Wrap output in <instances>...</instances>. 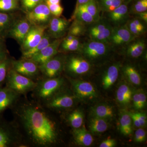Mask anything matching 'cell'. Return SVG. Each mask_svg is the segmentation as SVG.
<instances>
[{"label": "cell", "mask_w": 147, "mask_h": 147, "mask_svg": "<svg viewBox=\"0 0 147 147\" xmlns=\"http://www.w3.org/2000/svg\"><path fill=\"white\" fill-rule=\"evenodd\" d=\"M14 120L27 146L47 147L57 142V125L47 108L35 100L20 98L11 108Z\"/></svg>", "instance_id": "obj_1"}, {"label": "cell", "mask_w": 147, "mask_h": 147, "mask_svg": "<svg viewBox=\"0 0 147 147\" xmlns=\"http://www.w3.org/2000/svg\"><path fill=\"white\" fill-rule=\"evenodd\" d=\"M139 97H140V102H141V106L143 108L144 107L146 102V96L143 93H139Z\"/></svg>", "instance_id": "obj_47"}, {"label": "cell", "mask_w": 147, "mask_h": 147, "mask_svg": "<svg viewBox=\"0 0 147 147\" xmlns=\"http://www.w3.org/2000/svg\"><path fill=\"white\" fill-rule=\"evenodd\" d=\"M64 66L69 73L82 75L87 73L90 69V63L86 59L78 56H71L66 59Z\"/></svg>", "instance_id": "obj_10"}, {"label": "cell", "mask_w": 147, "mask_h": 147, "mask_svg": "<svg viewBox=\"0 0 147 147\" xmlns=\"http://www.w3.org/2000/svg\"><path fill=\"white\" fill-rule=\"evenodd\" d=\"M110 47L108 43L90 40L82 43L80 51L90 59H96L107 55Z\"/></svg>", "instance_id": "obj_8"}, {"label": "cell", "mask_w": 147, "mask_h": 147, "mask_svg": "<svg viewBox=\"0 0 147 147\" xmlns=\"http://www.w3.org/2000/svg\"><path fill=\"white\" fill-rule=\"evenodd\" d=\"M31 26L26 17L17 19L9 32L7 37L15 39L21 45Z\"/></svg>", "instance_id": "obj_15"}, {"label": "cell", "mask_w": 147, "mask_h": 147, "mask_svg": "<svg viewBox=\"0 0 147 147\" xmlns=\"http://www.w3.org/2000/svg\"><path fill=\"white\" fill-rule=\"evenodd\" d=\"M132 92L130 88L125 84L119 87L117 93L118 101L123 105L128 104L131 100Z\"/></svg>", "instance_id": "obj_26"}, {"label": "cell", "mask_w": 147, "mask_h": 147, "mask_svg": "<svg viewBox=\"0 0 147 147\" xmlns=\"http://www.w3.org/2000/svg\"><path fill=\"white\" fill-rule=\"evenodd\" d=\"M36 84V81L19 74L10 67L6 79L5 86L21 96L32 91Z\"/></svg>", "instance_id": "obj_4"}, {"label": "cell", "mask_w": 147, "mask_h": 147, "mask_svg": "<svg viewBox=\"0 0 147 147\" xmlns=\"http://www.w3.org/2000/svg\"><path fill=\"white\" fill-rule=\"evenodd\" d=\"M146 47V42L144 40L134 39L127 44L126 49L127 55L131 58L139 57L144 53Z\"/></svg>", "instance_id": "obj_21"}, {"label": "cell", "mask_w": 147, "mask_h": 147, "mask_svg": "<svg viewBox=\"0 0 147 147\" xmlns=\"http://www.w3.org/2000/svg\"><path fill=\"white\" fill-rule=\"evenodd\" d=\"M65 59L61 56H55L45 63L38 65L42 78L57 77L64 67Z\"/></svg>", "instance_id": "obj_7"}, {"label": "cell", "mask_w": 147, "mask_h": 147, "mask_svg": "<svg viewBox=\"0 0 147 147\" xmlns=\"http://www.w3.org/2000/svg\"><path fill=\"white\" fill-rule=\"evenodd\" d=\"M89 1L90 0H77V2H76L75 9H76L79 6L85 4Z\"/></svg>", "instance_id": "obj_52"}, {"label": "cell", "mask_w": 147, "mask_h": 147, "mask_svg": "<svg viewBox=\"0 0 147 147\" xmlns=\"http://www.w3.org/2000/svg\"><path fill=\"white\" fill-rule=\"evenodd\" d=\"M120 129L121 132L124 135H127L131 134L132 132L131 118L129 114L124 113L121 116Z\"/></svg>", "instance_id": "obj_31"}, {"label": "cell", "mask_w": 147, "mask_h": 147, "mask_svg": "<svg viewBox=\"0 0 147 147\" xmlns=\"http://www.w3.org/2000/svg\"><path fill=\"white\" fill-rule=\"evenodd\" d=\"M75 97L68 94L57 93L53 97L43 104L48 110L68 109L73 106Z\"/></svg>", "instance_id": "obj_11"}, {"label": "cell", "mask_w": 147, "mask_h": 147, "mask_svg": "<svg viewBox=\"0 0 147 147\" xmlns=\"http://www.w3.org/2000/svg\"><path fill=\"white\" fill-rule=\"evenodd\" d=\"M132 22L134 24V25L136 26L139 29L143 32H144L145 27L143 24H142L141 21L139 19L137 18H134L131 20Z\"/></svg>", "instance_id": "obj_46"}, {"label": "cell", "mask_w": 147, "mask_h": 147, "mask_svg": "<svg viewBox=\"0 0 147 147\" xmlns=\"http://www.w3.org/2000/svg\"><path fill=\"white\" fill-rule=\"evenodd\" d=\"M131 117L132 119H133V121H134V123L135 126L137 127H141L140 123H139V121L137 118V117L135 115L134 113H131V114H129Z\"/></svg>", "instance_id": "obj_50"}, {"label": "cell", "mask_w": 147, "mask_h": 147, "mask_svg": "<svg viewBox=\"0 0 147 147\" xmlns=\"http://www.w3.org/2000/svg\"><path fill=\"white\" fill-rule=\"evenodd\" d=\"M72 20L76 19L86 25H91L96 22L94 18L89 13L84 5L79 6L74 10Z\"/></svg>", "instance_id": "obj_24"}, {"label": "cell", "mask_w": 147, "mask_h": 147, "mask_svg": "<svg viewBox=\"0 0 147 147\" xmlns=\"http://www.w3.org/2000/svg\"><path fill=\"white\" fill-rule=\"evenodd\" d=\"M19 0H0V12L10 13L19 8Z\"/></svg>", "instance_id": "obj_35"}, {"label": "cell", "mask_w": 147, "mask_h": 147, "mask_svg": "<svg viewBox=\"0 0 147 147\" xmlns=\"http://www.w3.org/2000/svg\"><path fill=\"white\" fill-rule=\"evenodd\" d=\"M10 67L19 74L36 82L42 78L38 65L30 59H11Z\"/></svg>", "instance_id": "obj_5"}, {"label": "cell", "mask_w": 147, "mask_h": 147, "mask_svg": "<svg viewBox=\"0 0 147 147\" xmlns=\"http://www.w3.org/2000/svg\"><path fill=\"white\" fill-rule=\"evenodd\" d=\"M129 31L135 37L139 36L143 34L144 32L141 30L135 25L131 21H129L126 24Z\"/></svg>", "instance_id": "obj_41"}, {"label": "cell", "mask_w": 147, "mask_h": 147, "mask_svg": "<svg viewBox=\"0 0 147 147\" xmlns=\"http://www.w3.org/2000/svg\"><path fill=\"white\" fill-rule=\"evenodd\" d=\"M17 20L12 13L0 12V37L5 38Z\"/></svg>", "instance_id": "obj_19"}, {"label": "cell", "mask_w": 147, "mask_h": 147, "mask_svg": "<svg viewBox=\"0 0 147 147\" xmlns=\"http://www.w3.org/2000/svg\"><path fill=\"white\" fill-rule=\"evenodd\" d=\"M135 37L125 24L113 28L109 43L115 46L127 45L135 39Z\"/></svg>", "instance_id": "obj_12"}, {"label": "cell", "mask_w": 147, "mask_h": 147, "mask_svg": "<svg viewBox=\"0 0 147 147\" xmlns=\"http://www.w3.org/2000/svg\"><path fill=\"white\" fill-rule=\"evenodd\" d=\"M61 1V0H46V4L47 5L60 4Z\"/></svg>", "instance_id": "obj_51"}, {"label": "cell", "mask_w": 147, "mask_h": 147, "mask_svg": "<svg viewBox=\"0 0 147 147\" xmlns=\"http://www.w3.org/2000/svg\"><path fill=\"white\" fill-rule=\"evenodd\" d=\"M21 95L6 86L0 88V117L8 109H11L21 98Z\"/></svg>", "instance_id": "obj_16"}, {"label": "cell", "mask_w": 147, "mask_h": 147, "mask_svg": "<svg viewBox=\"0 0 147 147\" xmlns=\"http://www.w3.org/2000/svg\"><path fill=\"white\" fill-rule=\"evenodd\" d=\"M138 15V17L140 20L144 21L145 23H147V11H146L144 12H141L137 13Z\"/></svg>", "instance_id": "obj_49"}, {"label": "cell", "mask_w": 147, "mask_h": 147, "mask_svg": "<svg viewBox=\"0 0 147 147\" xmlns=\"http://www.w3.org/2000/svg\"><path fill=\"white\" fill-rule=\"evenodd\" d=\"M131 9L137 13L147 11V0H134Z\"/></svg>", "instance_id": "obj_37"}, {"label": "cell", "mask_w": 147, "mask_h": 147, "mask_svg": "<svg viewBox=\"0 0 147 147\" xmlns=\"http://www.w3.org/2000/svg\"><path fill=\"white\" fill-rule=\"evenodd\" d=\"M146 133L144 129L139 128L135 132L134 140L137 142H142L146 139Z\"/></svg>", "instance_id": "obj_42"}, {"label": "cell", "mask_w": 147, "mask_h": 147, "mask_svg": "<svg viewBox=\"0 0 147 147\" xmlns=\"http://www.w3.org/2000/svg\"><path fill=\"white\" fill-rule=\"evenodd\" d=\"M82 45V43H81L78 38L70 42H64L61 41L59 47V52L60 51L63 52L80 51Z\"/></svg>", "instance_id": "obj_33"}, {"label": "cell", "mask_w": 147, "mask_h": 147, "mask_svg": "<svg viewBox=\"0 0 147 147\" xmlns=\"http://www.w3.org/2000/svg\"><path fill=\"white\" fill-rule=\"evenodd\" d=\"M123 71L127 79L132 84L135 85H140L141 82V76L134 67L127 65L124 67Z\"/></svg>", "instance_id": "obj_30"}, {"label": "cell", "mask_w": 147, "mask_h": 147, "mask_svg": "<svg viewBox=\"0 0 147 147\" xmlns=\"http://www.w3.org/2000/svg\"><path fill=\"white\" fill-rule=\"evenodd\" d=\"M22 134L13 121L0 117V147H27Z\"/></svg>", "instance_id": "obj_3"}, {"label": "cell", "mask_w": 147, "mask_h": 147, "mask_svg": "<svg viewBox=\"0 0 147 147\" xmlns=\"http://www.w3.org/2000/svg\"><path fill=\"white\" fill-rule=\"evenodd\" d=\"M62 39H56L50 42L42 50L37 53L30 59L38 65L45 63L54 57L59 52V49Z\"/></svg>", "instance_id": "obj_14"}, {"label": "cell", "mask_w": 147, "mask_h": 147, "mask_svg": "<svg viewBox=\"0 0 147 147\" xmlns=\"http://www.w3.org/2000/svg\"><path fill=\"white\" fill-rule=\"evenodd\" d=\"M94 117L103 119L110 118L114 116V110L110 105H102L96 106L93 110Z\"/></svg>", "instance_id": "obj_27"}, {"label": "cell", "mask_w": 147, "mask_h": 147, "mask_svg": "<svg viewBox=\"0 0 147 147\" xmlns=\"http://www.w3.org/2000/svg\"><path fill=\"white\" fill-rule=\"evenodd\" d=\"M68 31V34L77 37L82 36L86 32V25L74 19L73 23L69 27Z\"/></svg>", "instance_id": "obj_28"}, {"label": "cell", "mask_w": 147, "mask_h": 147, "mask_svg": "<svg viewBox=\"0 0 147 147\" xmlns=\"http://www.w3.org/2000/svg\"><path fill=\"white\" fill-rule=\"evenodd\" d=\"M134 114L137 117L141 127L145 126L146 123L147 118L146 117L144 114L141 113H134Z\"/></svg>", "instance_id": "obj_43"}, {"label": "cell", "mask_w": 147, "mask_h": 147, "mask_svg": "<svg viewBox=\"0 0 147 147\" xmlns=\"http://www.w3.org/2000/svg\"><path fill=\"white\" fill-rule=\"evenodd\" d=\"M84 5L87 11L94 18L96 22L100 20V9L97 0H90Z\"/></svg>", "instance_id": "obj_34"}, {"label": "cell", "mask_w": 147, "mask_h": 147, "mask_svg": "<svg viewBox=\"0 0 147 147\" xmlns=\"http://www.w3.org/2000/svg\"><path fill=\"white\" fill-rule=\"evenodd\" d=\"M131 1H132V0H123V1L124 3L129 4V3L131 2Z\"/></svg>", "instance_id": "obj_53"}, {"label": "cell", "mask_w": 147, "mask_h": 147, "mask_svg": "<svg viewBox=\"0 0 147 147\" xmlns=\"http://www.w3.org/2000/svg\"><path fill=\"white\" fill-rule=\"evenodd\" d=\"M77 37L74 36L73 35H71L70 34H68L65 37L62 39V42H71L74 40L76 39L77 38Z\"/></svg>", "instance_id": "obj_48"}, {"label": "cell", "mask_w": 147, "mask_h": 147, "mask_svg": "<svg viewBox=\"0 0 147 147\" xmlns=\"http://www.w3.org/2000/svg\"><path fill=\"white\" fill-rule=\"evenodd\" d=\"M71 80L74 90L77 96L81 98H92L96 96V90L91 83Z\"/></svg>", "instance_id": "obj_17"}, {"label": "cell", "mask_w": 147, "mask_h": 147, "mask_svg": "<svg viewBox=\"0 0 147 147\" xmlns=\"http://www.w3.org/2000/svg\"><path fill=\"white\" fill-rule=\"evenodd\" d=\"M19 1L23 9L27 13L43 2V0H19Z\"/></svg>", "instance_id": "obj_38"}, {"label": "cell", "mask_w": 147, "mask_h": 147, "mask_svg": "<svg viewBox=\"0 0 147 147\" xmlns=\"http://www.w3.org/2000/svg\"><path fill=\"white\" fill-rule=\"evenodd\" d=\"M52 15L56 17H60L63 12L64 9L61 4L47 5Z\"/></svg>", "instance_id": "obj_39"}, {"label": "cell", "mask_w": 147, "mask_h": 147, "mask_svg": "<svg viewBox=\"0 0 147 147\" xmlns=\"http://www.w3.org/2000/svg\"><path fill=\"white\" fill-rule=\"evenodd\" d=\"M133 103L135 108L137 109H142L139 93L135 94L133 97Z\"/></svg>", "instance_id": "obj_45"}, {"label": "cell", "mask_w": 147, "mask_h": 147, "mask_svg": "<svg viewBox=\"0 0 147 147\" xmlns=\"http://www.w3.org/2000/svg\"><path fill=\"white\" fill-rule=\"evenodd\" d=\"M119 69L118 65L114 64L109 67L105 72L102 78V84L105 89L110 88L116 82L119 76Z\"/></svg>", "instance_id": "obj_22"}, {"label": "cell", "mask_w": 147, "mask_h": 147, "mask_svg": "<svg viewBox=\"0 0 147 147\" xmlns=\"http://www.w3.org/2000/svg\"><path fill=\"white\" fill-rule=\"evenodd\" d=\"M69 26V21L65 18L56 16L52 17L47 26V33L52 38L61 39L66 34Z\"/></svg>", "instance_id": "obj_13"}, {"label": "cell", "mask_w": 147, "mask_h": 147, "mask_svg": "<svg viewBox=\"0 0 147 147\" xmlns=\"http://www.w3.org/2000/svg\"><path fill=\"white\" fill-rule=\"evenodd\" d=\"M47 26L32 25L21 45L22 52L33 48L40 42L47 30Z\"/></svg>", "instance_id": "obj_9"}, {"label": "cell", "mask_w": 147, "mask_h": 147, "mask_svg": "<svg viewBox=\"0 0 147 147\" xmlns=\"http://www.w3.org/2000/svg\"><path fill=\"white\" fill-rule=\"evenodd\" d=\"M89 127L93 133H102L107 130L108 124L105 119L94 117L91 120Z\"/></svg>", "instance_id": "obj_25"}, {"label": "cell", "mask_w": 147, "mask_h": 147, "mask_svg": "<svg viewBox=\"0 0 147 147\" xmlns=\"http://www.w3.org/2000/svg\"><path fill=\"white\" fill-rule=\"evenodd\" d=\"M100 10L105 12L113 11L124 2L123 0H97Z\"/></svg>", "instance_id": "obj_29"}, {"label": "cell", "mask_w": 147, "mask_h": 147, "mask_svg": "<svg viewBox=\"0 0 147 147\" xmlns=\"http://www.w3.org/2000/svg\"><path fill=\"white\" fill-rule=\"evenodd\" d=\"M116 145V142L114 139H108L103 141L100 144V147H113Z\"/></svg>", "instance_id": "obj_44"}, {"label": "cell", "mask_w": 147, "mask_h": 147, "mask_svg": "<svg viewBox=\"0 0 147 147\" xmlns=\"http://www.w3.org/2000/svg\"><path fill=\"white\" fill-rule=\"evenodd\" d=\"M35 88L32 90L35 100L43 105L59 91L64 83L60 77L45 79L41 78L37 81Z\"/></svg>", "instance_id": "obj_2"}, {"label": "cell", "mask_w": 147, "mask_h": 147, "mask_svg": "<svg viewBox=\"0 0 147 147\" xmlns=\"http://www.w3.org/2000/svg\"><path fill=\"white\" fill-rule=\"evenodd\" d=\"M67 120L70 125L74 129L79 128L82 127L83 123V113L80 110H74L69 115Z\"/></svg>", "instance_id": "obj_32"}, {"label": "cell", "mask_w": 147, "mask_h": 147, "mask_svg": "<svg viewBox=\"0 0 147 147\" xmlns=\"http://www.w3.org/2000/svg\"><path fill=\"white\" fill-rule=\"evenodd\" d=\"M11 60L9 58L3 61H0V88L5 84L9 69L10 67Z\"/></svg>", "instance_id": "obj_36"}, {"label": "cell", "mask_w": 147, "mask_h": 147, "mask_svg": "<svg viewBox=\"0 0 147 147\" xmlns=\"http://www.w3.org/2000/svg\"><path fill=\"white\" fill-rule=\"evenodd\" d=\"M128 4L123 3L113 11L108 12V18L110 21L118 26L126 21L128 16Z\"/></svg>", "instance_id": "obj_18"}, {"label": "cell", "mask_w": 147, "mask_h": 147, "mask_svg": "<svg viewBox=\"0 0 147 147\" xmlns=\"http://www.w3.org/2000/svg\"><path fill=\"white\" fill-rule=\"evenodd\" d=\"M72 134L74 142L77 145L89 146L92 144L93 138L84 127L74 129Z\"/></svg>", "instance_id": "obj_20"}, {"label": "cell", "mask_w": 147, "mask_h": 147, "mask_svg": "<svg viewBox=\"0 0 147 147\" xmlns=\"http://www.w3.org/2000/svg\"><path fill=\"white\" fill-rule=\"evenodd\" d=\"M51 38L48 34L45 32L43 37L40 42L33 48L22 52V58L23 59H30L37 53L42 50L51 42Z\"/></svg>", "instance_id": "obj_23"}, {"label": "cell", "mask_w": 147, "mask_h": 147, "mask_svg": "<svg viewBox=\"0 0 147 147\" xmlns=\"http://www.w3.org/2000/svg\"><path fill=\"white\" fill-rule=\"evenodd\" d=\"M52 15L47 4L42 2L27 12L26 17L32 25L48 26Z\"/></svg>", "instance_id": "obj_6"}, {"label": "cell", "mask_w": 147, "mask_h": 147, "mask_svg": "<svg viewBox=\"0 0 147 147\" xmlns=\"http://www.w3.org/2000/svg\"><path fill=\"white\" fill-rule=\"evenodd\" d=\"M5 40V38L0 37V61L5 60L9 58Z\"/></svg>", "instance_id": "obj_40"}]
</instances>
